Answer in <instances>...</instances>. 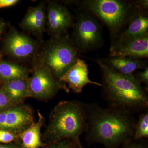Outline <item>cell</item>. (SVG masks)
Segmentation results:
<instances>
[{"instance_id":"277c9868","label":"cell","mask_w":148,"mask_h":148,"mask_svg":"<svg viewBox=\"0 0 148 148\" xmlns=\"http://www.w3.org/2000/svg\"><path fill=\"white\" fill-rule=\"evenodd\" d=\"M78 10L90 14L101 21L110 32L111 44L127 26L135 8L133 1L81 0L67 1Z\"/></svg>"},{"instance_id":"ffe728a7","label":"cell","mask_w":148,"mask_h":148,"mask_svg":"<svg viewBox=\"0 0 148 148\" xmlns=\"http://www.w3.org/2000/svg\"><path fill=\"white\" fill-rule=\"evenodd\" d=\"M82 147L80 140L64 139L54 143L46 144L41 148H81Z\"/></svg>"},{"instance_id":"f1b7e54d","label":"cell","mask_w":148,"mask_h":148,"mask_svg":"<svg viewBox=\"0 0 148 148\" xmlns=\"http://www.w3.org/2000/svg\"><path fill=\"white\" fill-rule=\"evenodd\" d=\"M81 148H83V147H82Z\"/></svg>"},{"instance_id":"d4e9b609","label":"cell","mask_w":148,"mask_h":148,"mask_svg":"<svg viewBox=\"0 0 148 148\" xmlns=\"http://www.w3.org/2000/svg\"><path fill=\"white\" fill-rule=\"evenodd\" d=\"M134 5L139 8L143 9L145 10H148V0H139V1H133Z\"/></svg>"},{"instance_id":"5b68a950","label":"cell","mask_w":148,"mask_h":148,"mask_svg":"<svg viewBox=\"0 0 148 148\" xmlns=\"http://www.w3.org/2000/svg\"><path fill=\"white\" fill-rule=\"evenodd\" d=\"M79 54L71 38L66 34L51 37L34 57L46 66L53 78L60 82L61 77L75 64Z\"/></svg>"},{"instance_id":"603a6c76","label":"cell","mask_w":148,"mask_h":148,"mask_svg":"<svg viewBox=\"0 0 148 148\" xmlns=\"http://www.w3.org/2000/svg\"><path fill=\"white\" fill-rule=\"evenodd\" d=\"M132 75L136 80L142 84V83L145 84L146 87L148 88V67L143 69L142 71H135Z\"/></svg>"},{"instance_id":"ac0fdd59","label":"cell","mask_w":148,"mask_h":148,"mask_svg":"<svg viewBox=\"0 0 148 148\" xmlns=\"http://www.w3.org/2000/svg\"><path fill=\"white\" fill-rule=\"evenodd\" d=\"M31 71L15 63L0 60V80L3 83L29 78Z\"/></svg>"},{"instance_id":"4fadbf2b","label":"cell","mask_w":148,"mask_h":148,"mask_svg":"<svg viewBox=\"0 0 148 148\" xmlns=\"http://www.w3.org/2000/svg\"><path fill=\"white\" fill-rule=\"evenodd\" d=\"M135 6L125 29L111 44L110 47L118 45L132 38L148 32V10Z\"/></svg>"},{"instance_id":"cb8c5ba5","label":"cell","mask_w":148,"mask_h":148,"mask_svg":"<svg viewBox=\"0 0 148 148\" xmlns=\"http://www.w3.org/2000/svg\"><path fill=\"white\" fill-rule=\"evenodd\" d=\"M13 107L8 96L1 88H0V112Z\"/></svg>"},{"instance_id":"7c38bea8","label":"cell","mask_w":148,"mask_h":148,"mask_svg":"<svg viewBox=\"0 0 148 148\" xmlns=\"http://www.w3.org/2000/svg\"><path fill=\"white\" fill-rule=\"evenodd\" d=\"M125 56L143 59L148 57V32L110 47L108 57Z\"/></svg>"},{"instance_id":"9c48e42d","label":"cell","mask_w":148,"mask_h":148,"mask_svg":"<svg viewBox=\"0 0 148 148\" xmlns=\"http://www.w3.org/2000/svg\"><path fill=\"white\" fill-rule=\"evenodd\" d=\"M6 53L17 60L34 57L38 52V43L30 37L12 28L6 36L4 43Z\"/></svg>"},{"instance_id":"484cf974","label":"cell","mask_w":148,"mask_h":148,"mask_svg":"<svg viewBox=\"0 0 148 148\" xmlns=\"http://www.w3.org/2000/svg\"><path fill=\"white\" fill-rule=\"evenodd\" d=\"M18 1V0H0V8L14 5Z\"/></svg>"},{"instance_id":"6da1fadb","label":"cell","mask_w":148,"mask_h":148,"mask_svg":"<svg viewBox=\"0 0 148 148\" xmlns=\"http://www.w3.org/2000/svg\"><path fill=\"white\" fill-rule=\"evenodd\" d=\"M85 139L89 144L100 143L104 148H119L132 140L134 114L119 109L104 108L96 103L86 104Z\"/></svg>"},{"instance_id":"7a4b0ae2","label":"cell","mask_w":148,"mask_h":148,"mask_svg":"<svg viewBox=\"0 0 148 148\" xmlns=\"http://www.w3.org/2000/svg\"><path fill=\"white\" fill-rule=\"evenodd\" d=\"M100 66L103 98L110 108L134 114L148 111V88L143 87L132 74L112 70L101 58L93 59Z\"/></svg>"},{"instance_id":"44dd1931","label":"cell","mask_w":148,"mask_h":148,"mask_svg":"<svg viewBox=\"0 0 148 148\" xmlns=\"http://www.w3.org/2000/svg\"><path fill=\"white\" fill-rule=\"evenodd\" d=\"M18 140V135L14 134L7 130L0 129V143L9 144L17 142Z\"/></svg>"},{"instance_id":"30bf717a","label":"cell","mask_w":148,"mask_h":148,"mask_svg":"<svg viewBox=\"0 0 148 148\" xmlns=\"http://www.w3.org/2000/svg\"><path fill=\"white\" fill-rule=\"evenodd\" d=\"M48 31L51 37L66 34L73 26L74 18L66 5L58 2L50 1L46 9Z\"/></svg>"},{"instance_id":"8fae6325","label":"cell","mask_w":148,"mask_h":148,"mask_svg":"<svg viewBox=\"0 0 148 148\" xmlns=\"http://www.w3.org/2000/svg\"><path fill=\"white\" fill-rule=\"evenodd\" d=\"M88 74L87 64L79 58L75 64L61 77L59 82L66 85L67 84L69 89L70 88L77 94L82 92L83 88L88 84L102 87L101 84L90 80L88 78Z\"/></svg>"},{"instance_id":"83f0119b","label":"cell","mask_w":148,"mask_h":148,"mask_svg":"<svg viewBox=\"0 0 148 148\" xmlns=\"http://www.w3.org/2000/svg\"><path fill=\"white\" fill-rule=\"evenodd\" d=\"M5 24L4 22L0 19V38L5 29Z\"/></svg>"},{"instance_id":"3957f363","label":"cell","mask_w":148,"mask_h":148,"mask_svg":"<svg viewBox=\"0 0 148 148\" xmlns=\"http://www.w3.org/2000/svg\"><path fill=\"white\" fill-rule=\"evenodd\" d=\"M86 127V104L77 100L62 101L51 111L42 140L45 144L64 139L80 140Z\"/></svg>"},{"instance_id":"5bb4252c","label":"cell","mask_w":148,"mask_h":148,"mask_svg":"<svg viewBox=\"0 0 148 148\" xmlns=\"http://www.w3.org/2000/svg\"><path fill=\"white\" fill-rule=\"evenodd\" d=\"M46 8L44 2L30 7L19 24L21 29L31 32L40 40L42 39L47 24Z\"/></svg>"},{"instance_id":"9a60e30c","label":"cell","mask_w":148,"mask_h":148,"mask_svg":"<svg viewBox=\"0 0 148 148\" xmlns=\"http://www.w3.org/2000/svg\"><path fill=\"white\" fill-rule=\"evenodd\" d=\"M101 58L103 63L112 70L124 75H131L138 69L143 70L148 67L147 61L143 59L125 56Z\"/></svg>"},{"instance_id":"e0dca14e","label":"cell","mask_w":148,"mask_h":148,"mask_svg":"<svg viewBox=\"0 0 148 148\" xmlns=\"http://www.w3.org/2000/svg\"><path fill=\"white\" fill-rule=\"evenodd\" d=\"M29 77L3 83L1 88L8 96L12 106L23 104L29 98Z\"/></svg>"},{"instance_id":"d6986e66","label":"cell","mask_w":148,"mask_h":148,"mask_svg":"<svg viewBox=\"0 0 148 148\" xmlns=\"http://www.w3.org/2000/svg\"><path fill=\"white\" fill-rule=\"evenodd\" d=\"M148 111L141 113L139 114L138 121L135 124L132 140H138L148 139Z\"/></svg>"},{"instance_id":"7402d4cb","label":"cell","mask_w":148,"mask_h":148,"mask_svg":"<svg viewBox=\"0 0 148 148\" xmlns=\"http://www.w3.org/2000/svg\"><path fill=\"white\" fill-rule=\"evenodd\" d=\"M122 148H148L147 141L145 139L132 140L123 145Z\"/></svg>"},{"instance_id":"2e32d148","label":"cell","mask_w":148,"mask_h":148,"mask_svg":"<svg viewBox=\"0 0 148 148\" xmlns=\"http://www.w3.org/2000/svg\"><path fill=\"white\" fill-rule=\"evenodd\" d=\"M38 119L30 127L18 135L21 148H41L45 146L41 138V128L45 122V118L39 110H38Z\"/></svg>"},{"instance_id":"ba28073f","label":"cell","mask_w":148,"mask_h":148,"mask_svg":"<svg viewBox=\"0 0 148 148\" xmlns=\"http://www.w3.org/2000/svg\"><path fill=\"white\" fill-rule=\"evenodd\" d=\"M34 121L31 106L20 104L0 112V129L18 135L32 125Z\"/></svg>"},{"instance_id":"4316f807","label":"cell","mask_w":148,"mask_h":148,"mask_svg":"<svg viewBox=\"0 0 148 148\" xmlns=\"http://www.w3.org/2000/svg\"><path fill=\"white\" fill-rule=\"evenodd\" d=\"M0 148H21L19 142H13L9 144H0Z\"/></svg>"},{"instance_id":"8992f818","label":"cell","mask_w":148,"mask_h":148,"mask_svg":"<svg viewBox=\"0 0 148 148\" xmlns=\"http://www.w3.org/2000/svg\"><path fill=\"white\" fill-rule=\"evenodd\" d=\"M73 28L71 39L80 53L97 50L103 45L102 25L87 12L78 10Z\"/></svg>"},{"instance_id":"52a82bcc","label":"cell","mask_w":148,"mask_h":148,"mask_svg":"<svg viewBox=\"0 0 148 148\" xmlns=\"http://www.w3.org/2000/svg\"><path fill=\"white\" fill-rule=\"evenodd\" d=\"M34 58L32 75L29 79V98L47 102L54 98L60 89L69 92L66 84L57 82L49 70Z\"/></svg>"}]
</instances>
